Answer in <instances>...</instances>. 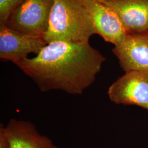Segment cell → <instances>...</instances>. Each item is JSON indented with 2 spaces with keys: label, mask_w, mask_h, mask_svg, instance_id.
I'll return each mask as SVG.
<instances>
[{
  "label": "cell",
  "mask_w": 148,
  "mask_h": 148,
  "mask_svg": "<svg viewBox=\"0 0 148 148\" xmlns=\"http://www.w3.org/2000/svg\"><path fill=\"white\" fill-rule=\"evenodd\" d=\"M118 16L128 34H148V0H99Z\"/></svg>",
  "instance_id": "8"
},
{
  "label": "cell",
  "mask_w": 148,
  "mask_h": 148,
  "mask_svg": "<svg viewBox=\"0 0 148 148\" xmlns=\"http://www.w3.org/2000/svg\"><path fill=\"white\" fill-rule=\"evenodd\" d=\"M0 148H10V145L5 132V126L0 125Z\"/></svg>",
  "instance_id": "11"
},
{
  "label": "cell",
  "mask_w": 148,
  "mask_h": 148,
  "mask_svg": "<svg viewBox=\"0 0 148 148\" xmlns=\"http://www.w3.org/2000/svg\"><path fill=\"white\" fill-rule=\"evenodd\" d=\"M54 0H25L12 14L5 26L29 35L44 36Z\"/></svg>",
  "instance_id": "3"
},
{
  "label": "cell",
  "mask_w": 148,
  "mask_h": 148,
  "mask_svg": "<svg viewBox=\"0 0 148 148\" xmlns=\"http://www.w3.org/2000/svg\"><path fill=\"white\" fill-rule=\"evenodd\" d=\"M47 43L43 37L16 32L0 25V58L16 64L31 53L38 54Z\"/></svg>",
  "instance_id": "5"
},
{
  "label": "cell",
  "mask_w": 148,
  "mask_h": 148,
  "mask_svg": "<svg viewBox=\"0 0 148 148\" xmlns=\"http://www.w3.org/2000/svg\"><path fill=\"white\" fill-rule=\"evenodd\" d=\"M105 60L89 42L55 41L16 65L42 92L58 90L81 95L95 82Z\"/></svg>",
  "instance_id": "1"
},
{
  "label": "cell",
  "mask_w": 148,
  "mask_h": 148,
  "mask_svg": "<svg viewBox=\"0 0 148 148\" xmlns=\"http://www.w3.org/2000/svg\"><path fill=\"white\" fill-rule=\"evenodd\" d=\"M25 0H0V25H5L11 14Z\"/></svg>",
  "instance_id": "10"
},
{
  "label": "cell",
  "mask_w": 148,
  "mask_h": 148,
  "mask_svg": "<svg viewBox=\"0 0 148 148\" xmlns=\"http://www.w3.org/2000/svg\"><path fill=\"white\" fill-rule=\"evenodd\" d=\"M112 52L125 73L137 71L148 73V34H128Z\"/></svg>",
  "instance_id": "7"
},
{
  "label": "cell",
  "mask_w": 148,
  "mask_h": 148,
  "mask_svg": "<svg viewBox=\"0 0 148 148\" xmlns=\"http://www.w3.org/2000/svg\"><path fill=\"white\" fill-rule=\"evenodd\" d=\"M96 34L82 0H54L47 31V43L55 41L89 42Z\"/></svg>",
  "instance_id": "2"
},
{
  "label": "cell",
  "mask_w": 148,
  "mask_h": 148,
  "mask_svg": "<svg viewBox=\"0 0 148 148\" xmlns=\"http://www.w3.org/2000/svg\"><path fill=\"white\" fill-rule=\"evenodd\" d=\"M95 29L107 42L117 46L128 35L116 13L99 0H82Z\"/></svg>",
  "instance_id": "6"
},
{
  "label": "cell",
  "mask_w": 148,
  "mask_h": 148,
  "mask_svg": "<svg viewBox=\"0 0 148 148\" xmlns=\"http://www.w3.org/2000/svg\"><path fill=\"white\" fill-rule=\"evenodd\" d=\"M108 95L117 104L134 105L148 110V73H125L110 85Z\"/></svg>",
  "instance_id": "4"
},
{
  "label": "cell",
  "mask_w": 148,
  "mask_h": 148,
  "mask_svg": "<svg viewBox=\"0 0 148 148\" xmlns=\"http://www.w3.org/2000/svg\"><path fill=\"white\" fill-rule=\"evenodd\" d=\"M5 132L10 148H58L31 122L12 119L5 126Z\"/></svg>",
  "instance_id": "9"
}]
</instances>
